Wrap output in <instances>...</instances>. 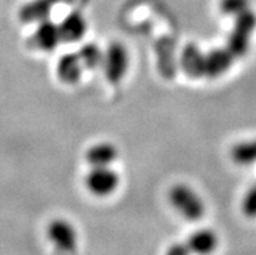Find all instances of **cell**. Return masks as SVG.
<instances>
[{"label": "cell", "mask_w": 256, "mask_h": 255, "mask_svg": "<svg viewBox=\"0 0 256 255\" xmlns=\"http://www.w3.org/2000/svg\"><path fill=\"white\" fill-rule=\"evenodd\" d=\"M130 59L126 47L120 42L110 43L104 51L103 67L104 75L110 84H120L126 76Z\"/></svg>", "instance_id": "cell-3"}, {"label": "cell", "mask_w": 256, "mask_h": 255, "mask_svg": "<svg viewBox=\"0 0 256 255\" xmlns=\"http://www.w3.org/2000/svg\"><path fill=\"white\" fill-rule=\"evenodd\" d=\"M62 0H30L24 4L18 12V19L25 24L39 23L48 19V15L54 7Z\"/></svg>", "instance_id": "cell-12"}, {"label": "cell", "mask_w": 256, "mask_h": 255, "mask_svg": "<svg viewBox=\"0 0 256 255\" xmlns=\"http://www.w3.org/2000/svg\"><path fill=\"white\" fill-rule=\"evenodd\" d=\"M32 38L36 49L44 52L55 51L60 42H62L58 25L48 19L39 21Z\"/></svg>", "instance_id": "cell-6"}, {"label": "cell", "mask_w": 256, "mask_h": 255, "mask_svg": "<svg viewBox=\"0 0 256 255\" xmlns=\"http://www.w3.org/2000/svg\"><path fill=\"white\" fill-rule=\"evenodd\" d=\"M84 69L78 54H64L56 63V76L65 85H76L80 82Z\"/></svg>", "instance_id": "cell-9"}, {"label": "cell", "mask_w": 256, "mask_h": 255, "mask_svg": "<svg viewBox=\"0 0 256 255\" xmlns=\"http://www.w3.org/2000/svg\"><path fill=\"white\" fill-rule=\"evenodd\" d=\"M84 185L95 197H110L120 185V176L110 167H96L88 172Z\"/></svg>", "instance_id": "cell-4"}, {"label": "cell", "mask_w": 256, "mask_h": 255, "mask_svg": "<svg viewBox=\"0 0 256 255\" xmlns=\"http://www.w3.org/2000/svg\"><path fill=\"white\" fill-rule=\"evenodd\" d=\"M47 238L62 252L76 251L78 245L77 230L68 220L55 219L47 226Z\"/></svg>", "instance_id": "cell-5"}, {"label": "cell", "mask_w": 256, "mask_h": 255, "mask_svg": "<svg viewBox=\"0 0 256 255\" xmlns=\"http://www.w3.org/2000/svg\"><path fill=\"white\" fill-rule=\"evenodd\" d=\"M242 212L244 213V216L250 219L256 217V184L251 186L244 194V200H242Z\"/></svg>", "instance_id": "cell-17"}, {"label": "cell", "mask_w": 256, "mask_h": 255, "mask_svg": "<svg viewBox=\"0 0 256 255\" xmlns=\"http://www.w3.org/2000/svg\"><path fill=\"white\" fill-rule=\"evenodd\" d=\"M186 245H188L190 252H195V254H210V252H214L216 250V247H218V234L214 230L207 229V228L199 229L188 237Z\"/></svg>", "instance_id": "cell-13"}, {"label": "cell", "mask_w": 256, "mask_h": 255, "mask_svg": "<svg viewBox=\"0 0 256 255\" xmlns=\"http://www.w3.org/2000/svg\"><path fill=\"white\" fill-rule=\"evenodd\" d=\"M58 29H60L62 42L74 43L81 41L84 37L88 32V23L82 13L73 11L58 24Z\"/></svg>", "instance_id": "cell-10"}, {"label": "cell", "mask_w": 256, "mask_h": 255, "mask_svg": "<svg viewBox=\"0 0 256 255\" xmlns=\"http://www.w3.org/2000/svg\"><path fill=\"white\" fill-rule=\"evenodd\" d=\"M118 156V150L114 143L99 142L88 147L84 159L91 168L96 167H110L112 163L116 162Z\"/></svg>", "instance_id": "cell-11"}, {"label": "cell", "mask_w": 256, "mask_h": 255, "mask_svg": "<svg viewBox=\"0 0 256 255\" xmlns=\"http://www.w3.org/2000/svg\"><path fill=\"white\" fill-rule=\"evenodd\" d=\"M168 199L170 206L188 221H198L206 213L204 200L192 186L176 184L169 189Z\"/></svg>", "instance_id": "cell-1"}, {"label": "cell", "mask_w": 256, "mask_h": 255, "mask_svg": "<svg viewBox=\"0 0 256 255\" xmlns=\"http://www.w3.org/2000/svg\"><path fill=\"white\" fill-rule=\"evenodd\" d=\"M256 30V13L254 10H247L242 15L234 19V25L228 37L226 47L236 56V59L244 58L250 50L251 38Z\"/></svg>", "instance_id": "cell-2"}, {"label": "cell", "mask_w": 256, "mask_h": 255, "mask_svg": "<svg viewBox=\"0 0 256 255\" xmlns=\"http://www.w3.org/2000/svg\"><path fill=\"white\" fill-rule=\"evenodd\" d=\"M230 158L236 164L242 167L256 164V139L234 145L230 151Z\"/></svg>", "instance_id": "cell-14"}, {"label": "cell", "mask_w": 256, "mask_h": 255, "mask_svg": "<svg viewBox=\"0 0 256 255\" xmlns=\"http://www.w3.org/2000/svg\"><path fill=\"white\" fill-rule=\"evenodd\" d=\"M169 254H174V255H185L190 252L188 245L186 243H177V245H173L170 249L168 250Z\"/></svg>", "instance_id": "cell-18"}, {"label": "cell", "mask_w": 256, "mask_h": 255, "mask_svg": "<svg viewBox=\"0 0 256 255\" xmlns=\"http://www.w3.org/2000/svg\"><path fill=\"white\" fill-rule=\"evenodd\" d=\"M236 56L228 47H218L206 54V76L211 80L225 75L233 65Z\"/></svg>", "instance_id": "cell-8"}, {"label": "cell", "mask_w": 256, "mask_h": 255, "mask_svg": "<svg viewBox=\"0 0 256 255\" xmlns=\"http://www.w3.org/2000/svg\"><path fill=\"white\" fill-rule=\"evenodd\" d=\"M81 59L82 65L88 71H96L98 68L103 67L104 52L96 43H84L80 51L77 52Z\"/></svg>", "instance_id": "cell-15"}, {"label": "cell", "mask_w": 256, "mask_h": 255, "mask_svg": "<svg viewBox=\"0 0 256 255\" xmlns=\"http://www.w3.org/2000/svg\"><path fill=\"white\" fill-rule=\"evenodd\" d=\"M251 8L250 0H220V11L222 15L236 19Z\"/></svg>", "instance_id": "cell-16"}, {"label": "cell", "mask_w": 256, "mask_h": 255, "mask_svg": "<svg viewBox=\"0 0 256 255\" xmlns=\"http://www.w3.org/2000/svg\"><path fill=\"white\" fill-rule=\"evenodd\" d=\"M182 71L188 77L200 78L206 76V54L195 43H188L181 52Z\"/></svg>", "instance_id": "cell-7"}]
</instances>
